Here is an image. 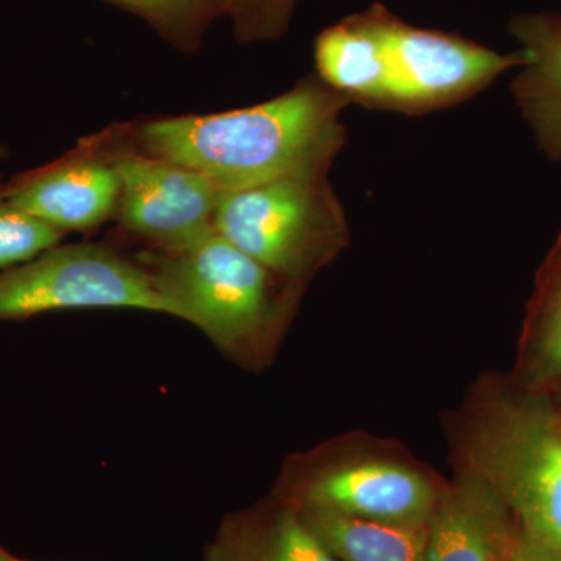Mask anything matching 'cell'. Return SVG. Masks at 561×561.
Listing matches in <instances>:
<instances>
[{"label": "cell", "mask_w": 561, "mask_h": 561, "mask_svg": "<svg viewBox=\"0 0 561 561\" xmlns=\"http://www.w3.org/2000/svg\"><path fill=\"white\" fill-rule=\"evenodd\" d=\"M140 262L172 317L195 324L247 367L267 362L301 298L216 231L179 253L151 250Z\"/></svg>", "instance_id": "3"}, {"label": "cell", "mask_w": 561, "mask_h": 561, "mask_svg": "<svg viewBox=\"0 0 561 561\" xmlns=\"http://www.w3.org/2000/svg\"><path fill=\"white\" fill-rule=\"evenodd\" d=\"M150 24L172 47L201 49L209 25L224 16V0H106Z\"/></svg>", "instance_id": "16"}, {"label": "cell", "mask_w": 561, "mask_h": 561, "mask_svg": "<svg viewBox=\"0 0 561 561\" xmlns=\"http://www.w3.org/2000/svg\"><path fill=\"white\" fill-rule=\"evenodd\" d=\"M446 482L400 442L351 432L290 460L273 494L297 508L427 526Z\"/></svg>", "instance_id": "4"}, {"label": "cell", "mask_w": 561, "mask_h": 561, "mask_svg": "<svg viewBox=\"0 0 561 561\" xmlns=\"http://www.w3.org/2000/svg\"><path fill=\"white\" fill-rule=\"evenodd\" d=\"M350 105L317 76L249 108L162 117L122 127L140 153L208 176L236 192L291 176L328 175L346 142Z\"/></svg>", "instance_id": "1"}, {"label": "cell", "mask_w": 561, "mask_h": 561, "mask_svg": "<svg viewBox=\"0 0 561 561\" xmlns=\"http://www.w3.org/2000/svg\"><path fill=\"white\" fill-rule=\"evenodd\" d=\"M297 511L339 561H426L427 526L354 518L319 508Z\"/></svg>", "instance_id": "14"}, {"label": "cell", "mask_w": 561, "mask_h": 561, "mask_svg": "<svg viewBox=\"0 0 561 561\" xmlns=\"http://www.w3.org/2000/svg\"><path fill=\"white\" fill-rule=\"evenodd\" d=\"M518 524L481 479L454 470L430 524L426 561H505Z\"/></svg>", "instance_id": "11"}, {"label": "cell", "mask_w": 561, "mask_h": 561, "mask_svg": "<svg viewBox=\"0 0 561 561\" xmlns=\"http://www.w3.org/2000/svg\"><path fill=\"white\" fill-rule=\"evenodd\" d=\"M393 110L426 114L449 108L485 91L508 70L526 65L523 49L512 54L440 31L413 27L391 16Z\"/></svg>", "instance_id": "8"}, {"label": "cell", "mask_w": 561, "mask_h": 561, "mask_svg": "<svg viewBox=\"0 0 561 561\" xmlns=\"http://www.w3.org/2000/svg\"><path fill=\"white\" fill-rule=\"evenodd\" d=\"M505 561H561V552L518 527Z\"/></svg>", "instance_id": "19"}, {"label": "cell", "mask_w": 561, "mask_h": 561, "mask_svg": "<svg viewBox=\"0 0 561 561\" xmlns=\"http://www.w3.org/2000/svg\"><path fill=\"white\" fill-rule=\"evenodd\" d=\"M445 427L454 470L481 479L519 529L561 552V405L483 375Z\"/></svg>", "instance_id": "2"}, {"label": "cell", "mask_w": 561, "mask_h": 561, "mask_svg": "<svg viewBox=\"0 0 561 561\" xmlns=\"http://www.w3.org/2000/svg\"><path fill=\"white\" fill-rule=\"evenodd\" d=\"M214 230L300 294L351 243L345 209L328 175L224 192Z\"/></svg>", "instance_id": "5"}, {"label": "cell", "mask_w": 561, "mask_h": 561, "mask_svg": "<svg viewBox=\"0 0 561 561\" xmlns=\"http://www.w3.org/2000/svg\"><path fill=\"white\" fill-rule=\"evenodd\" d=\"M119 173L117 224L160 253H179L208 238L224 191L202 173L140 153L122 127L103 133Z\"/></svg>", "instance_id": "7"}, {"label": "cell", "mask_w": 561, "mask_h": 561, "mask_svg": "<svg viewBox=\"0 0 561 561\" xmlns=\"http://www.w3.org/2000/svg\"><path fill=\"white\" fill-rule=\"evenodd\" d=\"M203 561H339L300 512L273 496L232 513L203 552Z\"/></svg>", "instance_id": "13"}, {"label": "cell", "mask_w": 561, "mask_h": 561, "mask_svg": "<svg viewBox=\"0 0 561 561\" xmlns=\"http://www.w3.org/2000/svg\"><path fill=\"white\" fill-rule=\"evenodd\" d=\"M518 381L529 390H546L561 382V232L538 276Z\"/></svg>", "instance_id": "15"}, {"label": "cell", "mask_w": 561, "mask_h": 561, "mask_svg": "<svg viewBox=\"0 0 561 561\" xmlns=\"http://www.w3.org/2000/svg\"><path fill=\"white\" fill-rule=\"evenodd\" d=\"M10 157V150L7 149L5 144L0 140V162L5 161Z\"/></svg>", "instance_id": "20"}, {"label": "cell", "mask_w": 561, "mask_h": 561, "mask_svg": "<svg viewBox=\"0 0 561 561\" xmlns=\"http://www.w3.org/2000/svg\"><path fill=\"white\" fill-rule=\"evenodd\" d=\"M7 194L25 213L55 230L91 231L116 216L121 179L105 135L81 140L60 160L18 173Z\"/></svg>", "instance_id": "9"}, {"label": "cell", "mask_w": 561, "mask_h": 561, "mask_svg": "<svg viewBox=\"0 0 561 561\" xmlns=\"http://www.w3.org/2000/svg\"><path fill=\"white\" fill-rule=\"evenodd\" d=\"M62 238L65 232L14 205L7 194V181L0 176V272L60 245Z\"/></svg>", "instance_id": "17"}, {"label": "cell", "mask_w": 561, "mask_h": 561, "mask_svg": "<svg viewBox=\"0 0 561 561\" xmlns=\"http://www.w3.org/2000/svg\"><path fill=\"white\" fill-rule=\"evenodd\" d=\"M298 0H224V14L241 43L278 39L289 28Z\"/></svg>", "instance_id": "18"}, {"label": "cell", "mask_w": 561, "mask_h": 561, "mask_svg": "<svg viewBox=\"0 0 561 561\" xmlns=\"http://www.w3.org/2000/svg\"><path fill=\"white\" fill-rule=\"evenodd\" d=\"M393 13L375 3L324 28L313 46L316 76L350 103L393 110L390 21Z\"/></svg>", "instance_id": "10"}, {"label": "cell", "mask_w": 561, "mask_h": 561, "mask_svg": "<svg viewBox=\"0 0 561 561\" xmlns=\"http://www.w3.org/2000/svg\"><path fill=\"white\" fill-rule=\"evenodd\" d=\"M10 552H7L5 549L0 548V561H7L9 559Z\"/></svg>", "instance_id": "21"}, {"label": "cell", "mask_w": 561, "mask_h": 561, "mask_svg": "<svg viewBox=\"0 0 561 561\" xmlns=\"http://www.w3.org/2000/svg\"><path fill=\"white\" fill-rule=\"evenodd\" d=\"M527 61L516 69L512 94L538 147L561 162V16L519 14L508 22Z\"/></svg>", "instance_id": "12"}, {"label": "cell", "mask_w": 561, "mask_h": 561, "mask_svg": "<svg viewBox=\"0 0 561 561\" xmlns=\"http://www.w3.org/2000/svg\"><path fill=\"white\" fill-rule=\"evenodd\" d=\"M102 308L172 316L171 305L142 262L99 243L57 245L0 272V321Z\"/></svg>", "instance_id": "6"}, {"label": "cell", "mask_w": 561, "mask_h": 561, "mask_svg": "<svg viewBox=\"0 0 561 561\" xmlns=\"http://www.w3.org/2000/svg\"><path fill=\"white\" fill-rule=\"evenodd\" d=\"M560 2H561V0H560Z\"/></svg>", "instance_id": "23"}, {"label": "cell", "mask_w": 561, "mask_h": 561, "mask_svg": "<svg viewBox=\"0 0 561 561\" xmlns=\"http://www.w3.org/2000/svg\"><path fill=\"white\" fill-rule=\"evenodd\" d=\"M7 561H24V560L16 559V557L11 556V553H10L9 559H7Z\"/></svg>", "instance_id": "22"}]
</instances>
